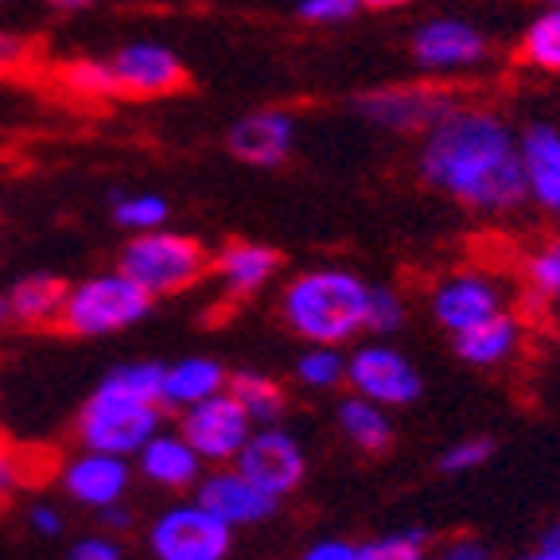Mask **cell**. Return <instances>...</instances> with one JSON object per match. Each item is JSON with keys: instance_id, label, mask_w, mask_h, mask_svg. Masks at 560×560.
<instances>
[{"instance_id": "cell-24", "label": "cell", "mask_w": 560, "mask_h": 560, "mask_svg": "<svg viewBox=\"0 0 560 560\" xmlns=\"http://www.w3.org/2000/svg\"><path fill=\"white\" fill-rule=\"evenodd\" d=\"M522 55H525V62H534L537 70L560 74V4H549L534 24L525 27Z\"/></svg>"}, {"instance_id": "cell-18", "label": "cell", "mask_w": 560, "mask_h": 560, "mask_svg": "<svg viewBox=\"0 0 560 560\" xmlns=\"http://www.w3.org/2000/svg\"><path fill=\"white\" fill-rule=\"evenodd\" d=\"M125 482H129V471H125L121 455L109 452H90L67 467V490L86 506L109 510L125 494Z\"/></svg>"}, {"instance_id": "cell-35", "label": "cell", "mask_w": 560, "mask_h": 560, "mask_svg": "<svg viewBox=\"0 0 560 560\" xmlns=\"http://www.w3.org/2000/svg\"><path fill=\"white\" fill-rule=\"evenodd\" d=\"M27 55H32V47H27L24 35L0 32V74H12V70H20L27 62Z\"/></svg>"}, {"instance_id": "cell-14", "label": "cell", "mask_w": 560, "mask_h": 560, "mask_svg": "<svg viewBox=\"0 0 560 560\" xmlns=\"http://www.w3.org/2000/svg\"><path fill=\"white\" fill-rule=\"evenodd\" d=\"M502 312L499 284L482 272H459V277H447L436 292H432V315L444 331H464V327L479 324L487 315Z\"/></svg>"}, {"instance_id": "cell-2", "label": "cell", "mask_w": 560, "mask_h": 560, "mask_svg": "<svg viewBox=\"0 0 560 560\" xmlns=\"http://www.w3.org/2000/svg\"><path fill=\"white\" fill-rule=\"evenodd\" d=\"M366 296L370 284L347 269H312L300 272L284 289L280 312L284 324L312 347H339L366 331Z\"/></svg>"}, {"instance_id": "cell-10", "label": "cell", "mask_w": 560, "mask_h": 560, "mask_svg": "<svg viewBox=\"0 0 560 560\" xmlns=\"http://www.w3.org/2000/svg\"><path fill=\"white\" fill-rule=\"evenodd\" d=\"M109 70L117 79V94L129 97H164L191 82L179 55L164 44H149V39L117 47L114 59H109Z\"/></svg>"}, {"instance_id": "cell-29", "label": "cell", "mask_w": 560, "mask_h": 560, "mask_svg": "<svg viewBox=\"0 0 560 560\" xmlns=\"http://www.w3.org/2000/svg\"><path fill=\"white\" fill-rule=\"evenodd\" d=\"M296 377L312 389H331L347 377V362L339 359V350L335 347H315L307 354H300L296 362Z\"/></svg>"}, {"instance_id": "cell-19", "label": "cell", "mask_w": 560, "mask_h": 560, "mask_svg": "<svg viewBox=\"0 0 560 560\" xmlns=\"http://www.w3.org/2000/svg\"><path fill=\"white\" fill-rule=\"evenodd\" d=\"M517 319L510 312H494L479 324L455 331V354L471 366H499L517 350Z\"/></svg>"}, {"instance_id": "cell-12", "label": "cell", "mask_w": 560, "mask_h": 560, "mask_svg": "<svg viewBox=\"0 0 560 560\" xmlns=\"http://www.w3.org/2000/svg\"><path fill=\"white\" fill-rule=\"evenodd\" d=\"M296 149V117L284 109H257L230 125L226 152L237 164L249 167H280Z\"/></svg>"}, {"instance_id": "cell-20", "label": "cell", "mask_w": 560, "mask_h": 560, "mask_svg": "<svg viewBox=\"0 0 560 560\" xmlns=\"http://www.w3.org/2000/svg\"><path fill=\"white\" fill-rule=\"evenodd\" d=\"M67 280L55 272H32V277L16 280L9 292L12 324L24 327H55L59 324L62 300H67Z\"/></svg>"}, {"instance_id": "cell-41", "label": "cell", "mask_w": 560, "mask_h": 560, "mask_svg": "<svg viewBox=\"0 0 560 560\" xmlns=\"http://www.w3.org/2000/svg\"><path fill=\"white\" fill-rule=\"evenodd\" d=\"M55 12H82V9H90L94 0H47Z\"/></svg>"}, {"instance_id": "cell-11", "label": "cell", "mask_w": 560, "mask_h": 560, "mask_svg": "<svg viewBox=\"0 0 560 560\" xmlns=\"http://www.w3.org/2000/svg\"><path fill=\"white\" fill-rule=\"evenodd\" d=\"M237 471L254 482L257 490L272 494V499H284L289 490L300 487L304 479V452L300 444L280 429H265V432H249V440L242 444V452L234 455Z\"/></svg>"}, {"instance_id": "cell-28", "label": "cell", "mask_w": 560, "mask_h": 560, "mask_svg": "<svg viewBox=\"0 0 560 560\" xmlns=\"http://www.w3.org/2000/svg\"><path fill=\"white\" fill-rule=\"evenodd\" d=\"M354 560H429V537L420 534V529L374 537V541L354 549Z\"/></svg>"}, {"instance_id": "cell-32", "label": "cell", "mask_w": 560, "mask_h": 560, "mask_svg": "<svg viewBox=\"0 0 560 560\" xmlns=\"http://www.w3.org/2000/svg\"><path fill=\"white\" fill-rule=\"evenodd\" d=\"M494 455V440L487 436H471V440H459V444H452L444 455H440V471L444 475H467L475 471V467H482Z\"/></svg>"}, {"instance_id": "cell-34", "label": "cell", "mask_w": 560, "mask_h": 560, "mask_svg": "<svg viewBox=\"0 0 560 560\" xmlns=\"http://www.w3.org/2000/svg\"><path fill=\"white\" fill-rule=\"evenodd\" d=\"M32 479H35V467L27 464V455L20 452L12 440L0 436V494H9L12 487L32 482Z\"/></svg>"}, {"instance_id": "cell-40", "label": "cell", "mask_w": 560, "mask_h": 560, "mask_svg": "<svg viewBox=\"0 0 560 560\" xmlns=\"http://www.w3.org/2000/svg\"><path fill=\"white\" fill-rule=\"evenodd\" d=\"M412 0H362V9H374V12H394V9H405Z\"/></svg>"}, {"instance_id": "cell-5", "label": "cell", "mask_w": 560, "mask_h": 560, "mask_svg": "<svg viewBox=\"0 0 560 560\" xmlns=\"http://www.w3.org/2000/svg\"><path fill=\"white\" fill-rule=\"evenodd\" d=\"M149 307H152L149 292L117 269L67 289V300H62L59 324L55 327L67 335H82V339H97V335H114L140 324L149 315Z\"/></svg>"}, {"instance_id": "cell-4", "label": "cell", "mask_w": 560, "mask_h": 560, "mask_svg": "<svg viewBox=\"0 0 560 560\" xmlns=\"http://www.w3.org/2000/svg\"><path fill=\"white\" fill-rule=\"evenodd\" d=\"M160 424V401L140 397L137 389L109 374L94 397L86 401L79 417V436L90 452H109V455H129L140 452L156 436Z\"/></svg>"}, {"instance_id": "cell-27", "label": "cell", "mask_w": 560, "mask_h": 560, "mask_svg": "<svg viewBox=\"0 0 560 560\" xmlns=\"http://www.w3.org/2000/svg\"><path fill=\"white\" fill-rule=\"evenodd\" d=\"M167 214H172V207H167V199H164V195H156V191L117 195V199H114V222H117V226H125V230H132V234L164 226Z\"/></svg>"}, {"instance_id": "cell-36", "label": "cell", "mask_w": 560, "mask_h": 560, "mask_svg": "<svg viewBox=\"0 0 560 560\" xmlns=\"http://www.w3.org/2000/svg\"><path fill=\"white\" fill-rule=\"evenodd\" d=\"M440 560H490V549L479 537H452V541L440 549Z\"/></svg>"}, {"instance_id": "cell-39", "label": "cell", "mask_w": 560, "mask_h": 560, "mask_svg": "<svg viewBox=\"0 0 560 560\" xmlns=\"http://www.w3.org/2000/svg\"><path fill=\"white\" fill-rule=\"evenodd\" d=\"M32 525L39 529V534H47V537H59V529H62V517L55 514V510H47V506H39L32 514Z\"/></svg>"}, {"instance_id": "cell-43", "label": "cell", "mask_w": 560, "mask_h": 560, "mask_svg": "<svg viewBox=\"0 0 560 560\" xmlns=\"http://www.w3.org/2000/svg\"><path fill=\"white\" fill-rule=\"evenodd\" d=\"M522 560H560V549H537V552H529V557H522Z\"/></svg>"}, {"instance_id": "cell-25", "label": "cell", "mask_w": 560, "mask_h": 560, "mask_svg": "<svg viewBox=\"0 0 560 560\" xmlns=\"http://www.w3.org/2000/svg\"><path fill=\"white\" fill-rule=\"evenodd\" d=\"M230 397L249 412V420H265V424L284 412V394H280V385L261 374H234L230 377Z\"/></svg>"}, {"instance_id": "cell-23", "label": "cell", "mask_w": 560, "mask_h": 560, "mask_svg": "<svg viewBox=\"0 0 560 560\" xmlns=\"http://www.w3.org/2000/svg\"><path fill=\"white\" fill-rule=\"evenodd\" d=\"M339 429L347 432L350 444H359L362 452H385L394 444V424L382 405L366 401V397H347L339 405Z\"/></svg>"}, {"instance_id": "cell-26", "label": "cell", "mask_w": 560, "mask_h": 560, "mask_svg": "<svg viewBox=\"0 0 560 560\" xmlns=\"http://www.w3.org/2000/svg\"><path fill=\"white\" fill-rule=\"evenodd\" d=\"M55 79L79 97H117V79L109 59H70L59 62Z\"/></svg>"}, {"instance_id": "cell-38", "label": "cell", "mask_w": 560, "mask_h": 560, "mask_svg": "<svg viewBox=\"0 0 560 560\" xmlns=\"http://www.w3.org/2000/svg\"><path fill=\"white\" fill-rule=\"evenodd\" d=\"M300 560H354V545L347 541H319L304 552Z\"/></svg>"}, {"instance_id": "cell-6", "label": "cell", "mask_w": 560, "mask_h": 560, "mask_svg": "<svg viewBox=\"0 0 560 560\" xmlns=\"http://www.w3.org/2000/svg\"><path fill=\"white\" fill-rule=\"evenodd\" d=\"M354 109L370 125H382L389 132H429L455 109L452 94L424 82H401V86H377L354 97Z\"/></svg>"}, {"instance_id": "cell-44", "label": "cell", "mask_w": 560, "mask_h": 560, "mask_svg": "<svg viewBox=\"0 0 560 560\" xmlns=\"http://www.w3.org/2000/svg\"><path fill=\"white\" fill-rule=\"evenodd\" d=\"M12 324V307H9V296L0 292V327H9Z\"/></svg>"}, {"instance_id": "cell-1", "label": "cell", "mask_w": 560, "mask_h": 560, "mask_svg": "<svg viewBox=\"0 0 560 560\" xmlns=\"http://www.w3.org/2000/svg\"><path fill=\"white\" fill-rule=\"evenodd\" d=\"M420 172L432 187L482 214H499L525 199L517 137L487 109H452L420 149Z\"/></svg>"}, {"instance_id": "cell-9", "label": "cell", "mask_w": 560, "mask_h": 560, "mask_svg": "<svg viewBox=\"0 0 560 560\" xmlns=\"http://www.w3.org/2000/svg\"><path fill=\"white\" fill-rule=\"evenodd\" d=\"M249 412L234 401L230 394H210L202 401L187 405L184 412V440L199 452V459H214L226 464L242 452V444L249 440Z\"/></svg>"}, {"instance_id": "cell-21", "label": "cell", "mask_w": 560, "mask_h": 560, "mask_svg": "<svg viewBox=\"0 0 560 560\" xmlns=\"http://www.w3.org/2000/svg\"><path fill=\"white\" fill-rule=\"evenodd\" d=\"M140 471L160 487H191L199 479V452L184 436H152L140 447Z\"/></svg>"}, {"instance_id": "cell-37", "label": "cell", "mask_w": 560, "mask_h": 560, "mask_svg": "<svg viewBox=\"0 0 560 560\" xmlns=\"http://www.w3.org/2000/svg\"><path fill=\"white\" fill-rule=\"evenodd\" d=\"M70 560H121L114 541H102V537H90V541H79L70 549Z\"/></svg>"}, {"instance_id": "cell-31", "label": "cell", "mask_w": 560, "mask_h": 560, "mask_svg": "<svg viewBox=\"0 0 560 560\" xmlns=\"http://www.w3.org/2000/svg\"><path fill=\"white\" fill-rule=\"evenodd\" d=\"M405 319V307H401V296L394 289H374L370 284V296H366V331L374 335H389L397 331Z\"/></svg>"}, {"instance_id": "cell-16", "label": "cell", "mask_w": 560, "mask_h": 560, "mask_svg": "<svg viewBox=\"0 0 560 560\" xmlns=\"http://www.w3.org/2000/svg\"><path fill=\"white\" fill-rule=\"evenodd\" d=\"M199 506L210 510L214 517H222V522L234 529V525L265 522V517L277 510V499L265 494V490H257L242 471H219V475H210V479H202Z\"/></svg>"}, {"instance_id": "cell-45", "label": "cell", "mask_w": 560, "mask_h": 560, "mask_svg": "<svg viewBox=\"0 0 560 560\" xmlns=\"http://www.w3.org/2000/svg\"><path fill=\"white\" fill-rule=\"evenodd\" d=\"M545 4H560V0H545Z\"/></svg>"}, {"instance_id": "cell-22", "label": "cell", "mask_w": 560, "mask_h": 560, "mask_svg": "<svg viewBox=\"0 0 560 560\" xmlns=\"http://www.w3.org/2000/svg\"><path fill=\"white\" fill-rule=\"evenodd\" d=\"M222 385H226V370H222L219 362L184 359L164 370V389H160V397H164V405L187 409V405L202 401V397L219 394Z\"/></svg>"}, {"instance_id": "cell-13", "label": "cell", "mask_w": 560, "mask_h": 560, "mask_svg": "<svg viewBox=\"0 0 560 560\" xmlns=\"http://www.w3.org/2000/svg\"><path fill=\"white\" fill-rule=\"evenodd\" d=\"M490 44L487 35L479 32L467 20H429L412 35V55L424 70H440V74H452V70L479 67L487 59Z\"/></svg>"}, {"instance_id": "cell-7", "label": "cell", "mask_w": 560, "mask_h": 560, "mask_svg": "<svg viewBox=\"0 0 560 560\" xmlns=\"http://www.w3.org/2000/svg\"><path fill=\"white\" fill-rule=\"evenodd\" d=\"M347 377L359 389V397L382 405V409L412 405L420 397V389H424L417 366L405 354H397L394 347H385V342H370V347L354 350L347 362Z\"/></svg>"}, {"instance_id": "cell-30", "label": "cell", "mask_w": 560, "mask_h": 560, "mask_svg": "<svg viewBox=\"0 0 560 560\" xmlns=\"http://www.w3.org/2000/svg\"><path fill=\"white\" fill-rule=\"evenodd\" d=\"M525 272H529V284H534L537 296L560 300V242L541 245V249L529 257Z\"/></svg>"}, {"instance_id": "cell-8", "label": "cell", "mask_w": 560, "mask_h": 560, "mask_svg": "<svg viewBox=\"0 0 560 560\" xmlns=\"http://www.w3.org/2000/svg\"><path fill=\"white\" fill-rule=\"evenodd\" d=\"M152 552L160 560H226L230 525L199 502L175 506L152 525Z\"/></svg>"}, {"instance_id": "cell-3", "label": "cell", "mask_w": 560, "mask_h": 560, "mask_svg": "<svg viewBox=\"0 0 560 560\" xmlns=\"http://www.w3.org/2000/svg\"><path fill=\"white\" fill-rule=\"evenodd\" d=\"M121 272L132 277L140 289L156 296L195 289L210 272V254L199 237L172 234V230H140L121 249Z\"/></svg>"}, {"instance_id": "cell-42", "label": "cell", "mask_w": 560, "mask_h": 560, "mask_svg": "<svg viewBox=\"0 0 560 560\" xmlns=\"http://www.w3.org/2000/svg\"><path fill=\"white\" fill-rule=\"evenodd\" d=\"M541 545H545V549H560V517L541 534Z\"/></svg>"}, {"instance_id": "cell-33", "label": "cell", "mask_w": 560, "mask_h": 560, "mask_svg": "<svg viewBox=\"0 0 560 560\" xmlns=\"http://www.w3.org/2000/svg\"><path fill=\"white\" fill-rule=\"evenodd\" d=\"M362 12V0H300L307 24H347Z\"/></svg>"}, {"instance_id": "cell-15", "label": "cell", "mask_w": 560, "mask_h": 560, "mask_svg": "<svg viewBox=\"0 0 560 560\" xmlns=\"http://www.w3.org/2000/svg\"><path fill=\"white\" fill-rule=\"evenodd\" d=\"M517 160H522L525 199H534L541 210L560 214V129L534 125L517 140Z\"/></svg>"}, {"instance_id": "cell-17", "label": "cell", "mask_w": 560, "mask_h": 560, "mask_svg": "<svg viewBox=\"0 0 560 560\" xmlns=\"http://www.w3.org/2000/svg\"><path fill=\"white\" fill-rule=\"evenodd\" d=\"M210 272L222 280L226 296L245 300L261 292L280 272V254L261 242H226L219 254L210 257Z\"/></svg>"}]
</instances>
